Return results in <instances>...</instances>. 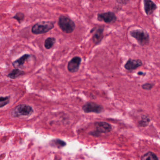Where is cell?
<instances>
[{"instance_id":"6da1fadb","label":"cell","mask_w":160,"mask_h":160,"mask_svg":"<svg viewBox=\"0 0 160 160\" xmlns=\"http://www.w3.org/2000/svg\"><path fill=\"white\" fill-rule=\"evenodd\" d=\"M58 24L61 30L66 33H71L76 29L75 22L70 18L64 15L60 16Z\"/></svg>"},{"instance_id":"7a4b0ae2","label":"cell","mask_w":160,"mask_h":160,"mask_svg":"<svg viewBox=\"0 0 160 160\" xmlns=\"http://www.w3.org/2000/svg\"><path fill=\"white\" fill-rule=\"evenodd\" d=\"M131 36L136 39L141 46H148L150 42V37L147 31L143 30H132L130 32Z\"/></svg>"},{"instance_id":"3957f363","label":"cell","mask_w":160,"mask_h":160,"mask_svg":"<svg viewBox=\"0 0 160 160\" xmlns=\"http://www.w3.org/2000/svg\"><path fill=\"white\" fill-rule=\"evenodd\" d=\"M54 27V23L51 21H43L38 22L32 27V32L33 34H45L52 30Z\"/></svg>"},{"instance_id":"277c9868","label":"cell","mask_w":160,"mask_h":160,"mask_svg":"<svg viewBox=\"0 0 160 160\" xmlns=\"http://www.w3.org/2000/svg\"><path fill=\"white\" fill-rule=\"evenodd\" d=\"M33 112V109L30 105L21 104L15 107L11 112V115L14 118L28 117L31 116Z\"/></svg>"},{"instance_id":"5b68a950","label":"cell","mask_w":160,"mask_h":160,"mask_svg":"<svg viewBox=\"0 0 160 160\" xmlns=\"http://www.w3.org/2000/svg\"><path fill=\"white\" fill-rule=\"evenodd\" d=\"M98 20L100 22H104L106 23H113L116 22L117 18L114 12L111 11L99 13L97 16Z\"/></svg>"},{"instance_id":"8992f818","label":"cell","mask_w":160,"mask_h":160,"mask_svg":"<svg viewBox=\"0 0 160 160\" xmlns=\"http://www.w3.org/2000/svg\"><path fill=\"white\" fill-rule=\"evenodd\" d=\"M104 25L95 27L91 30L90 32L93 33L92 40L94 44L97 45L102 40L103 38Z\"/></svg>"},{"instance_id":"52a82bcc","label":"cell","mask_w":160,"mask_h":160,"mask_svg":"<svg viewBox=\"0 0 160 160\" xmlns=\"http://www.w3.org/2000/svg\"><path fill=\"white\" fill-rule=\"evenodd\" d=\"M82 110L85 113H99L102 112L103 107L95 102H87L82 106Z\"/></svg>"},{"instance_id":"ba28073f","label":"cell","mask_w":160,"mask_h":160,"mask_svg":"<svg viewBox=\"0 0 160 160\" xmlns=\"http://www.w3.org/2000/svg\"><path fill=\"white\" fill-rule=\"evenodd\" d=\"M82 59L79 57H74L70 60L68 65V69L71 73L77 72L79 69Z\"/></svg>"},{"instance_id":"9c48e42d","label":"cell","mask_w":160,"mask_h":160,"mask_svg":"<svg viewBox=\"0 0 160 160\" xmlns=\"http://www.w3.org/2000/svg\"><path fill=\"white\" fill-rule=\"evenodd\" d=\"M143 65L142 62L139 59H129L125 64V68L129 71L136 70Z\"/></svg>"},{"instance_id":"30bf717a","label":"cell","mask_w":160,"mask_h":160,"mask_svg":"<svg viewBox=\"0 0 160 160\" xmlns=\"http://www.w3.org/2000/svg\"><path fill=\"white\" fill-rule=\"evenodd\" d=\"M96 131L98 133H107L112 130V126L105 122H97L95 123Z\"/></svg>"},{"instance_id":"8fae6325","label":"cell","mask_w":160,"mask_h":160,"mask_svg":"<svg viewBox=\"0 0 160 160\" xmlns=\"http://www.w3.org/2000/svg\"><path fill=\"white\" fill-rule=\"evenodd\" d=\"M143 3L145 12L148 16L153 14L158 8L157 5L151 0H143Z\"/></svg>"},{"instance_id":"7c38bea8","label":"cell","mask_w":160,"mask_h":160,"mask_svg":"<svg viewBox=\"0 0 160 160\" xmlns=\"http://www.w3.org/2000/svg\"><path fill=\"white\" fill-rule=\"evenodd\" d=\"M30 57V55L28 54H25L22 55L19 59H18L16 61H14L12 63L13 66L15 68H18L21 67L24 64L25 61Z\"/></svg>"},{"instance_id":"4fadbf2b","label":"cell","mask_w":160,"mask_h":160,"mask_svg":"<svg viewBox=\"0 0 160 160\" xmlns=\"http://www.w3.org/2000/svg\"><path fill=\"white\" fill-rule=\"evenodd\" d=\"M25 73L23 71L20 70V69L16 68V69H13L8 75V77L11 79H15L19 78L20 76L24 75Z\"/></svg>"},{"instance_id":"5bb4252c","label":"cell","mask_w":160,"mask_h":160,"mask_svg":"<svg viewBox=\"0 0 160 160\" xmlns=\"http://www.w3.org/2000/svg\"><path fill=\"white\" fill-rule=\"evenodd\" d=\"M150 122L149 117L147 115H143L141 118V120L139 122V125L141 127H146L148 126Z\"/></svg>"},{"instance_id":"9a60e30c","label":"cell","mask_w":160,"mask_h":160,"mask_svg":"<svg viewBox=\"0 0 160 160\" xmlns=\"http://www.w3.org/2000/svg\"><path fill=\"white\" fill-rule=\"evenodd\" d=\"M56 42V39L54 38L49 37L45 40L44 46L47 49H50L53 47Z\"/></svg>"},{"instance_id":"2e32d148","label":"cell","mask_w":160,"mask_h":160,"mask_svg":"<svg viewBox=\"0 0 160 160\" xmlns=\"http://www.w3.org/2000/svg\"><path fill=\"white\" fill-rule=\"evenodd\" d=\"M141 160H158V159L154 153L149 152L142 156Z\"/></svg>"},{"instance_id":"e0dca14e","label":"cell","mask_w":160,"mask_h":160,"mask_svg":"<svg viewBox=\"0 0 160 160\" xmlns=\"http://www.w3.org/2000/svg\"><path fill=\"white\" fill-rule=\"evenodd\" d=\"M25 18V15L22 12H18L16 13V15L12 17V18L16 20L19 23H21Z\"/></svg>"},{"instance_id":"ac0fdd59","label":"cell","mask_w":160,"mask_h":160,"mask_svg":"<svg viewBox=\"0 0 160 160\" xmlns=\"http://www.w3.org/2000/svg\"><path fill=\"white\" fill-rule=\"evenodd\" d=\"M10 102V97H0V108L4 107Z\"/></svg>"},{"instance_id":"d6986e66","label":"cell","mask_w":160,"mask_h":160,"mask_svg":"<svg viewBox=\"0 0 160 160\" xmlns=\"http://www.w3.org/2000/svg\"><path fill=\"white\" fill-rule=\"evenodd\" d=\"M154 86H155V84L153 83L147 82L142 85V88L144 90L149 91L153 88Z\"/></svg>"},{"instance_id":"ffe728a7","label":"cell","mask_w":160,"mask_h":160,"mask_svg":"<svg viewBox=\"0 0 160 160\" xmlns=\"http://www.w3.org/2000/svg\"><path fill=\"white\" fill-rule=\"evenodd\" d=\"M115 1L118 4L125 5L127 4L129 2L130 0H115Z\"/></svg>"},{"instance_id":"44dd1931","label":"cell","mask_w":160,"mask_h":160,"mask_svg":"<svg viewBox=\"0 0 160 160\" xmlns=\"http://www.w3.org/2000/svg\"><path fill=\"white\" fill-rule=\"evenodd\" d=\"M137 74H138V75H139V76L144 77V76L146 75V73H145V72H142V71H139V72H138Z\"/></svg>"}]
</instances>
